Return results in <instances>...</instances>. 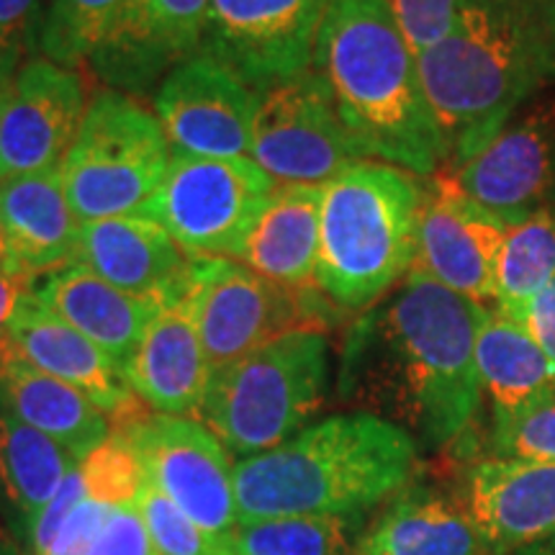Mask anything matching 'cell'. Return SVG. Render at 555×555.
Listing matches in <instances>:
<instances>
[{
  "mask_svg": "<svg viewBox=\"0 0 555 555\" xmlns=\"http://www.w3.org/2000/svg\"><path fill=\"white\" fill-rule=\"evenodd\" d=\"M249 159L278 185H327L363 155L309 69L260 93Z\"/></svg>",
  "mask_w": 555,
  "mask_h": 555,
  "instance_id": "obj_11",
  "label": "cell"
},
{
  "mask_svg": "<svg viewBox=\"0 0 555 555\" xmlns=\"http://www.w3.org/2000/svg\"><path fill=\"white\" fill-rule=\"evenodd\" d=\"M425 178L360 159L322 185L317 291L339 314H363L404 281L416 258Z\"/></svg>",
  "mask_w": 555,
  "mask_h": 555,
  "instance_id": "obj_5",
  "label": "cell"
},
{
  "mask_svg": "<svg viewBox=\"0 0 555 555\" xmlns=\"http://www.w3.org/2000/svg\"><path fill=\"white\" fill-rule=\"evenodd\" d=\"M553 206H555V204H553Z\"/></svg>",
  "mask_w": 555,
  "mask_h": 555,
  "instance_id": "obj_45",
  "label": "cell"
},
{
  "mask_svg": "<svg viewBox=\"0 0 555 555\" xmlns=\"http://www.w3.org/2000/svg\"><path fill=\"white\" fill-rule=\"evenodd\" d=\"M44 13L41 0H0V57L39 50Z\"/></svg>",
  "mask_w": 555,
  "mask_h": 555,
  "instance_id": "obj_37",
  "label": "cell"
},
{
  "mask_svg": "<svg viewBox=\"0 0 555 555\" xmlns=\"http://www.w3.org/2000/svg\"><path fill=\"white\" fill-rule=\"evenodd\" d=\"M0 270H13L11 253H9V240H5L3 221H0ZM13 273H16V270H13Z\"/></svg>",
  "mask_w": 555,
  "mask_h": 555,
  "instance_id": "obj_43",
  "label": "cell"
},
{
  "mask_svg": "<svg viewBox=\"0 0 555 555\" xmlns=\"http://www.w3.org/2000/svg\"><path fill=\"white\" fill-rule=\"evenodd\" d=\"M446 176L504 227H515L540 208L553 206L555 90L519 111L481 152Z\"/></svg>",
  "mask_w": 555,
  "mask_h": 555,
  "instance_id": "obj_13",
  "label": "cell"
},
{
  "mask_svg": "<svg viewBox=\"0 0 555 555\" xmlns=\"http://www.w3.org/2000/svg\"><path fill=\"white\" fill-rule=\"evenodd\" d=\"M416 65L453 170L555 90V0H463Z\"/></svg>",
  "mask_w": 555,
  "mask_h": 555,
  "instance_id": "obj_2",
  "label": "cell"
},
{
  "mask_svg": "<svg viewBox=\"0 0 555 555\" xmlns=\"http://www.w3.org/2000/svg\"><path fill=\"white\" fill-rule=\"evenodd\" d=\"M34 288L31 281L24 275L13 273V270H0V345L9 337L11 319L16 314L21 298H24Z\"/></svg>",
  "mask_w": 555,
  "mask_h": 555,
  "instance_id": "obj_40",
  "label": "cell"
},
{
  "mask_svg": "<svg viewBox=\"0 0 555 555\" xmlns=\"http://www.w3.org/2000/svg\"><path fill=\"white\" fill-rule=\"evenodd\" d=\"M193 291L211 376L286 332H324L339 314L317 288L281 286L224 258H193Z\"/></svg>",
  "mask_w": 555,
  "mask_h": 555,
  "instance_id": "obj_8",
  "label": "cell"
},
{
  "mask_svg": "<svg viewBox=\"0 0 555 555\" xmlns=\"http://www.w3.org/2000/svg\"><path fill=\"white\" fill-rule=\"evenodd\" d=\"M388 3H391L409 47L420 57L422 52L448 37L463 0H388Z\"/></svg>",
  "mask_w": 555,
  "mask_h": 555,
  "instance_id": "obj_35",
  "label": "cell"
},
{
  "mask_svg": "<svg viewBox=\"0 0 555 555\" xmlns=\"http://www.w3.org/2000/svg\"><path fill=\"white\" fill-rule=\"evenodd\" d=\"M311 73L324 82L363 159L376 157L416 178L446 170V134L388 0H327Z\"/></svg>",
  "mask_w": 555,
  "mask_h": 555,
  "instance_id": "obj_3",
  "label": "cell"
},
{
  "mask_svg": "<svg viewBox=\"0 0 555 555\" xmlns=\"http://www.w3.org/2000/svg\"><path fill=\"white\" fill-rule=\"evenodd\" d=\"M461 496L496 555L555 538V463L491 455L466 470Z\"/></svg>",
  "mask_w": 555,
  "mask_h": 555,
  "instance_id": "obj_19",
  "label": "cell"
},
{
  "mask_svg": "<svg viewBox=\"0 0 555 555\" xmlns=\"http://www.w3.org/2000/svg\"><path fill=\"white\" fill-rule=\"evenodd\" d=\"M134 504L147 525L157 555H232L229 538H214L211 532L198 527L150 478H144Z\"/></svg>",
  "mask_w": 555,
  "mask_h": 555,
  "instance_id": "obj_32",
  "label": "cell"
},
{
  "mask_svg": "<svg viewBox=\"0 0 555 555\" xmlns=\"http://www.w3.org/2000/svg\"><path fill=\"white\" fill-rule=\"evenodd\" d=\"M90 555H157L137 504L111 506Z\"/></svg>",
  "mask_w": 555,
  "mask_h": 555,
  "instance_id": "obj_36",
  "label": "cell"
},
{
  "mask_svg": "<svg viewBox=\"0 0 555 555\" xmlns=\"http://www.w3.org/2000/svg\"><path fill=\"white\" fill-rule=\"evenodd\" d=\"M80 474L88 496L111 506L134 504L147 478L134 450L119 433H111L108 440L80 463Z\"/></svg>",
  "mask_w": 555,
  "mask_h": 555,
  "instance_id": "obj_33",
  "label": "cell"
},
{
  "mask_svg": "<svg viewBox=\"0 0 555 555\" xmlns=\"http://www.w3.org/2000/svg\"><path fill=\"white\" fill-rule=\"evenodd\" d=\"M363 515H301L240 522L229 535L232 555H350L363 535Z\"/></svg>",
  "mask_w": 555,
  "mask_h": 555,
  "instance_id": "obj_29",
  "label": "cell"
},
{
  "mask_svg": "<svg viewBox=\"0 0 555 555\" xmlns=\"http://www.w3.org/2000/svg\"><path fill=\"white\" fill-rule=\"evenodd\" d=\"M476 371L494 409V425L509 422L555 388V363L515 317L489 311L476 337Z\"/></svg>",
  "mask_w": 555,
  "mask_h": 555,
  "instance_id": "obj_28",
  "label": "cell"
},
{
  "mask_svg": "<svg viewBox=\"0 0 555 555\" xmlns=\"http://www.w3.org/2000/svg\"><path fill=\"white\" fill-rule=\"evenodd\" d=\"M127 0H50L39 52L69 69H86Z\"/></svg>",
  "mask_w": 555,
  "mask_h": 555,
  "instance_id": "obj_31",
  "label": "cell"
},
{
  "mask_svg": "<svg viewBox=\"0 0 555 555\" xmlns=\"http://www.w3.org/2000/svg\"><path fill=\"white\" fill-rule=\"evenodd\" d=\"M78 262L127 294L163 298L185 281L193 258L157 221L127 214L86 221L80 227Z\"/></svg>",
  "mask_w": 555,
  "mask_h": 555,
  "instance_id": "obj_22",
  "label": "cell"
},
{
  "mask_svg": "<svg viewBox=\"0 0 555 555\" xmlns=\"http://www.w3.org/2000/svg\"><path fill=\"white\" fill-rule=\"evenodd\" d=\"M31 294L41 307L101 347L121 371L137 352L159 304V298L134 296L111 286L80 262L44 275Z\"/></svg>",
  "mask_w": 555,
  "mask_h": 555,
  "instance_id": "obj_24",
  "label": "cell"
},
{
  "mask_svg": "<svg viewBox=\"0 0 555 555\" xmlns=\"http://www.w3.org/2000/svg\"><path fill=\"white\" fill-rule=\"evenodd\" d=\"M260 93L219 60L198 52L172 67L152 95L176 155L249 159Z\"/></svg>",
  "mask_w": 555,
  "mask_h": 555,
  "instance_id": "obj_14",
  "label": "cell"
},
{
  "mask_svg": "<svg viewBox=\"0 0 555 555\" xmlns=\"http://www.w3.org/2000/svg\"><path fill=\"white\" fill-rule=\"evenodd\" d=\"M211 0H127L88 67L103 88L155 95L172 67L196 57Z\"/></svg>",
  "mask_w": 555,
  "mask_h": 555,
  "instance_id": "obj_16",
  "label": "cell"
},
{
  "mask_svg": "<svg viewBox=\"0 0 555 555\" xmlns=\"http://www.w3.org/2000/svg\"><path fill=\"white\" fill-rule=\"evenodd\" d=\"M322 185H278L232 260L288 288H317Z\"/></svg>",
  "mask_w": 555,
  "mask_h": 555,
  "instance_id": "obj_25",
  "label": "cell"
},
{
  "mask_svg": "<svg viewBox=\"0 0 555 555\" xmlns=\"http://www.w3.org/2000/svg\"><path fill=\"white\" fill-rule=\"evenodd\" d=\"M88 103L80 69L62 67L44 54L21 62L0 114V183L60 168Z\"/></svg>",
  "mask_w": 555,
  "mask_h": 555,
  "instance_id": "obj_15",
  "label": "cell"
},
{
  "mask_svg": "<svg viewBox=\"0 0 555 555\" xmlns=\"http://www.w3.org/2000/svg\"><path fill=\"white\" fill-rule=\"evenodd\" d=\"M551 281H555V206H545L506 229L494 268L496 311L517 317Z\"/></svg>",
  "mask_w": 555,
  "mask_h": 555,
  "instance_id": "obj_30",
  "label": "cell"
},
{
  "mask_svg": "<svg viewBox=\"0 0 555 555\" xmlns=\"http://www.w3.org/2000/svg\"><path fill=\"white\" fill-rule=\"evenodd\" d=\"M114 433L134 450L144 476L198 527L224 540L237 530L232 455L204 422L147 409Z\"/></svg>",
  "mask_w": 555,
  "mask_h": 555,
  "instance_id": "obj_10",
  "label": "cell"
},
{
  "mask_svg": "<svg viewBox=\"0 0 555 555\" xmlns=\"http://www.w3.org/2000/svg\"><path fill=\"white\" fill-rule=\"evenodd\" d=\"M124 376L150 412L198 420L211 367L198 330L193 266L176 291L159 298Z\"/></svg>",
  "mask_w": 555,
  "mask_h": 555,
  "instance_id": "obj_18",
  "label": "cell"
},
{
  "mask_svg": "<svg viewBox=\"0 0 555 555\" xmlns=\"http://www.w3.org/2000/svg\"><path fill=\"white\" fill-rule=\"evenodd\" d=\"M517 555H555V538L545 540V543L527 547V551H519Z\"/></svg>",
  "mask_w": 555,
  "mask_h": 555,
  "instance_id": "obj_44",
  "label": "cell"
},
{
  "mask_svg": "<svg viewBox=\"0 0 555 555\" xmlns=\"http://www.w3.org/2000/svg\"><path fill=\"white\" fill-rule=\"evenodd\" d=\"M78 461L0 401V522L24 553L37 517Z\"/></svg>",
  "mask_w": 555,
  "mask_h": 555,
  "instance_id": "obj_27",
  "label": "cell"
},
{
  "mask_svg": "<svg viewBox=\"0 0 555 555\" xmlns=\"http://www.w3.org/2000/svg\"><path fill=\"white\" fill-rule=\"evenodd\" d=\"M0 401L82 463L111 437V420L86 393L0 345Z\"/></svg>",
  "mask_w": 555,
  "mask_h": 555,
  "instance_id": "obj_26",
  "label": "cell"
},
{
  "mask_svg": "<svg viewBox=\"0 0 555 555\" xmlns=\"http://www.w3.org/2000/svg\"><path fill=\"white\" fill-rule=\"evenodd\" d=\"M420 448L367 412L332 414L268 453L234 463L240 522L363 515L414 481Z\"/></svg>",
  "mask_w": 555,
  "mask_h": 555,
  "instance_id": "obj_4",
  "label": "cell"
},
{
  "mask_svg": "<svg viewBox=\"0 0 555 555\" xmlns=\"http://www.w3.org/2000/svg\"><path fill=\"white\" fill-rule=\"evenodd\" d=\"M486 317L483 304L412 268L347 327L339 399L401 427L420 450L450 448L481 406L476 337Z\"/></svg>",
  "mask_w": 555,
  "mask_h": 555,
  "instance_id": "obj_1",
  "label": "cell"
},
{
  "mask_svg": "<svg viewBox=\"0 0 555 555\" xmlns=\"http://www.w3.org/2000/svg\"><path fill=\"white\" fill-rule=\"evenodd\" d=\"M18 67H21V57H16V54H5V57H0V114H3V103L9 99V90L13 86V78H16Z\"/></svg>",
  "mask_w": 555,
  "mask_h": 555,
  "instance_id": "obj_41",
  "label": "cell"
},
{
  "mask_svg": "<svg viewBox=\"0 0 555 555\" xmlns=\"http://www.w3.org/2000/svg\"><path fill=\"white\" fill-rule=\"evenodd\" d=\"M491 453L496 457L555 463V388L515 420L494 425Z\"/></svg>",
  "mask_w": 555,
  "mask_h": 555,
  "instance_id": "obj_34",
  "label": "cell"
},
{
  "mask_svg": "<svg viewBox=\"0 0 555 555\" xmlns=\"http://www.w3.org/2000/svg\"><path fill=\"white\" fill-rule=\"evenodd\" d=\"M278 183L253 159L176 155L142 217L157 221L189 258L232 260Z\"/></svg>",
  "mask_w": 555,
  "mask_h": 555,
  "instance_id": "obj_9",
  "label": "cell"
},
{
  "mask_svg": "<svg viewBox=\"0 0 555 555\" xmlns=\"http://www.w3.org/2000/svg\"><path fill=\"white\" fill-rule=\"evenodd\" d=\"M0 555H24L16 547V540H13V535L3 525H0Z\"/></svg>",
  "mask_w": 555,
  "mask_h": 555,
  "instance_id": "obj_42",
  "label": "cell"
},
{
  "mask_svg": "<svg viewBox=\"0 0 555 555\" xmlns=\"http://www.w3.org/2000/svg\"><path fill=\"white\" fill-rule=\"evenodd\" d=\"M350 555H496L461 491L412 481L365 525Z\"/></svg>",
  "mask_w": 555,
  "mask_h": 555,
  "instance_id": "obj_21",
  "label": "cell"
},
{
  "mask_svg": "<svg viewBox=\"0 0 555 555\" xmlns=\"http://www.w3.org/2000/svg\"><path fill=\"white\" fill-rule=\"evenodd\" d=\"M172 150L155 111L111 88L90 95L86 119L60 176L75 217L95 219L142 214L155 196Z\"/></svg>",
  "mask_w": 555,
  "mask_h": 555,
  "instance_id": "obj_7",
  "label": "cell"
},
{
  "mask_svg": "<svg viewBox=\"0 0 555 555\" xmlns=\"http://www.w3.org/2000/svg\"><path fill=\"white\" fill-rule=\"evenodd\" d=\"M506 229L455 189L446 172L425 185L414 268L470 301H494V268Z\"/></svg>",
  "mask_w": 555,
  "mask_h": 555,
  "instance_id": "obj_17",
  "label": "cell"
},
{
  "mask_svg": "<svg viewBox=\"0 0 555 555\" xmlns=\"http://www.w3.org/2000/svg\"><path fill=\"white\" fill-rule=\"evenodd\" d=\"M111 504L99 502V499L86 496L75 506L73 515L62 525V530L54 538L50 551L44 555H90L93 540L99 538L103 519L108 517Z\"/></svg>",
  "mask_w": 555,
  "mask_h": 555,
  "instance_id": "obj_38",
  "label": "cell"
},
{
  "mask_svg": "<svg viewBox=\"0 0 555 555\" xmlns=\"http://www.w3.org/2000/svg\"><path fill=\"white\" fill-rule=\"evenodd\" d=\"M515 319L555 363V281L547 283Z\"/></svg>",
  "mask_w": 555,
  "mask_h": 555,
  "instance_id": "obj_39",
  "label": "cell"
},
{
  "mask_svg": "<svg viewBox=\"0 0 555 555\" xmlns=\"http://www.w3.org/2000/svg\"><path fill=\"white\" fill-rule=\"evenodd\" d=\"M5 343L26 363L86 393L114 427L147 412L131 391L121 367L78 330L41 307L31 291L21 298Z\"/></svg>",
  "mask_w": 555,
  "mask_h": 555,
  "instance_id": "obj_20",
  "label": "cell"
},
{
  "mask_svg": "<svg viewBox=\"0 0 555 555\" xmlns=\"http://www.w3.org/2000/svg\"><path fill=\"white\" fill-rule=\"evenodd\" d=\"M0 221L13 270L26 281L78 262L82 221L69 206L60 168L0 183Z\"/></svg>",
  "mask_w": 555,
  "mask_h": 555,
  "instance_id": "obj_23",
  "label": "cell"
},
{
  "mask_svg": "<svg viewBox=\"0 0 555 555\" xmlns=\"http://www.w3.org/2000/svg\"><path fill=\"white\" fill-rule=\"evenodd\" d=\"M327 0H211L201 52L255 93L309 73Z\"/></svg>",
  "mask_w": 555,
  "mask_h": 555,
  "instance_id": "obj_12",
  "label": "cell"
},
{
  "mask_svg": "<svg viewBox=\"0 0 555 555\" xmlns=\"http://www.w3.org/2000/svg\"><path fill=\"white\" fill-rule=\"evenodd\" d=\"M330 356V337L322 330H296L270 339L214 373L198 420L240 461L268 453L307 429L324 406Z\"/></svg>",
  "mask_w": 555,
  "mask_h": 555,
  "instance_id": "obj_6",
  "label": "cell"
}]
</instances>
